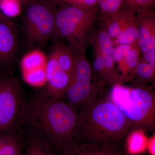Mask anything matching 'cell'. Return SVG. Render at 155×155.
<instances>
[{
    "instance_id": "cell-1",
    "label": "cell",
    "mask_w": 155,
    "mask_h": 155,
    "mask_svg": "<svg viewBox=\"0 0 155 155\" xmlns=\"http://www.w3.org/2000/svg\"><path fill=\"white\" fill-rule=\"evenodd\" d=\"M78 117L79 112L64 100L55 99L43 91L26 101L22 125L58 153L78 142Z\"/></svg>"
},
{
    "instance_id": "cell-2",
    "label": "cell",
    "mask_w": 155,
    "mask_h": 155,
    "mask_svg": "<svg viewBox=\"0 0 155 155\" xmlns=\"http://www.w3.org/2000/svg\"><path fill=\"white\" fill-rule=\"evenodd\" d=\"M131 131L128 120L108 98L98 97L79 112L78 142L119 144Z\"/></svg>"
},
{
    "instance_id": "cell-3",
    "label": "cell",
    "mask_w": 155,
    "mask_h": 155,
    "mask_svg": "<svg viewBox=\"0 0 155 155\" xmlns=\"http://www.w3.org/2000/svg\"><path fill=\"white\" fill-rule=\"evenodd\" d=\"M131 125V131L142 129L153 132L155 128V96L150 88L113 85L108 98Z\"/></svg>"
},
{
    "instance_id": "cell-4",
    "label": "cell",
    "mask_w": 155,
    "mask_h": 155,
    "mask_svg": "<svg viewBox=\"0 0 155 155\" xmlns=\"http://www.w3.org/2000/svg\"><path fill=\"white\" fill-rule=\"evenodd\" d=\"M26 102L17 78L0 71V133L15 132L23 125Z\"/></svg>"
},
{
    "instance_id": "cell-5",
    "label": "cell",
    "mask_w": 155,
    "mask_h": 155,
    "mask_svg": "<svg viewBox=\"0 0 155 155\" xmlns=\"http://www.w3.org/2000/svg\"><path fill=\"white\" fill-rule=\"evenodd\" d=\"M73 53L74 64L64 101L78 112L98 97L100 87L94 82L92 68L81 52Z\"/></svg>"
},
{
    "instance_id": "cell-6",
    "label": "cell",
    "mask_w": 155,
    "mask_h": 155,
    "mask_svg": "<svg viewBox=\"0 0 155 155\" xmlns=\"http://www.w3.org/2000/svg\"><path fill=\"white\" fill-rule=\"evenodd\" d=\"M57 11L48 1L31 2L22 18V28L31 47L46 44L53 38Z\"/></svg>"
},
{
    "instance_id": "cell-7",
    "label": "cell",
    "mask_w": 155,
    "mask_h": 155,
    "mask_svg": "<svg viewBox=\"0 0 155 155\" xmlns=\"http://www.w3.org/2000/svg\"><path fill=\"white\" fill-rule=\"evenodd\" d=\"M93 19L85 8L72 5L62 8L56 12L53 38L66 39L71 49H81Z\"/></svg>"
},
{
    "instance_id": "cell-8",
    "label": "cell",
    "mask_w": 155,
    "mask_h": 155,
    "mask_svg": "<svg viewBox=\"0 0 155 155\" xmlns=\"http://www.w3.org/2000/svg\"><path fill=\"white\" fill-rule=\"evenodd\" d=\"M48 58L41 50L35 49L26 53L20 61L22 76L26 82L40 86L46 83Z\"/></svg>"
},
{
    "instance_id": "cell-9",
    "label": "cell",
    "mask_w": 155,
    "mask_h": 155,
    "mask_svg": "<svg viewBox=\"0 0 155 155\" xmlns=\"http://www.w3.org/2000/svg\"><path fill=\"white\" fill-rule=\"evenodd\" d=\"M70 79L71 75L61 69L55 57L51 52L47 67L46 86L45 91L53 98L64 100Z\"/></svg>"
},
{
    "instance_id": "cell-10",
    "label": "cell",
    "mask_w": 155,
    "mask_h": 155,
    "mask_svg": "<svg viewBox=\"0 0 155 155\" xmlns=\"http://www.w3.org/2000/svg\"><path fill=\"white\" fill-rule=\"evenodd\" d=\"M14 25L0 13V67L13 60L17 49V38Z\"/></svg>"
},
{
    "instance_id": "cell-11",
    "label": "cell",
    "mask_w": 155,
    "mask_h": 155,
    "mask_svg": "<svg viewBox=\"0 0 155 155\" xmlns=\"http://www.w3.org/2000/svg\"><path fill=\"white\" fill-rule=\"evenodd\" d=\"M58 155H126L119 144L113 143L78 142Z\"/></svg>"
},
{
    "instance_id": "cell-12",
    "label": "cell",
    "mask_w": 155,
    "mask_h": 155,
    "mask_svg": "<svg viewBox=\"0 0 155 155\" xmlns=\"http://www.w3.org/2000/svg\"><path fill=\"white\" fill-rule=\"evenodd\" d=\"M139 49L135 45H120L114 50L113 59L118 64L119 68L123 72L121 75L122 80L128 78L127 73L130 78L133 76L136 68L139 63Z\"/></svg>"
},
{
    "instance_id": "cell-13",
    "label": "cell",
    "mask_w": 155,
    "mask_h": 155,
    "mask_svg": "<svg viewBox=\"0 0 155 155\" xmlns=\"http://www.w3.org/2000/svg\"><path fill=\"white\" fill-rule=\"evenodd\" d=\"M137 20L138 25L139 36L137 47L143 54L155 51V26L153 21Z\"/></svg>"
},
{
    "instance_id": "cell-14",
    "label": "cell",
    "mask_w": 155,
    "mask_h": 155,
    "mask_svg": "<svg viewBox=\"0 0 155 155\" xmlns=\"http://www.w3.org/2000/svg\"><path fill=\"white\" fill-rule=\"evenodd\" d=\"M25 140L15 132L0 133V155H24Z\"/></svg>"
},
{
    "instance_id": "cell-15",
    "label": "cell",
    "mask_w": 155,
    "mask_h": 155,
    "mask_svg": "<svg viewBox=\"0 0 155 155\" xmlns=\"http://www.w3.org/2000/svg\"><path fill=\"white\" fill-rule=\"evenodd\" d=\"M51 52L61 69L71 75L74 67V57L70 47L55 39Z\"/></svg>"
},
{
    "instance_id": "cell-16",
    "label": "cell",
    "mask_w": 155,
    "mask_h": 155,
    "mask_svg": "<svg viewBox=\"0 0 155 155\" xmlns=\"http://www.w3.org/2000/svg\"><path fill=\"white\" fill-rule=\"evenodd\" d=\"M149 138L144 130L137 129L132 130L125 139V154L130 155H139L147 150Z\"/></svg>"
},
{
    "instance_id": "cell-17",
    "label": "cell",
    "mask_w": 155,
    "mask_h": 155,
    "mask_svg": "<svg viewBox=\"0 0 155 155\" xmlns=\"http://www.w3.org/2000/svg\"><path fill=\"white\" fill-rule=\"evenodd\" d=\"M25 139L24 155H57L55 150L43 139L28 133Z\"/></svg>"
},
{
    "instance_id": "cell-18",
    "label": "cell",
    "mask_w": 155,
    "mask_h": 155,
    "mask_svg": "<svg viewBox=\"0 0 155 155\" xmlns=\"http://www.w3.org/2000/svg\"><path fill=\"white\" fill-rule=\"evenodd\" d=\"M139 36L137 20L122 19L121 30L116 38V44L132 45L137 42Z\"/></svg>"
},
{
    "instance_id": "cell-19",
    "label": "cell",
    "mask_w": 155,
    "mask_h": 155,
    "mask_svg": "<svg viewBox=\"0 0 155 155\" xmlns=\"http://www.w3.org/2000/svg\"><path fill=\"white\" fill-rule=\"evenodd\" d=\"M21 2L20 0H0V10L6 17H17L21 14Z\"/></svg>"
},
{
    "instance_id": "cell-20",
    "label": "cell",
    "mask_w": 155,
    "mask_h": 155,
    "mask_svg": "<svg viewBox=\"0 0 155 155\" xmlns=\"http://www.w3.org/2000/svg\"><path fill=\"white\" fill-rule=\"evenodd\" d=\"M98 53L102 55L113 54L114 45L107 30L100 31L97 38Z\"/></svg>"
},
{
    "instance_id": "cell-21",
    "label": "cell",
    "mask_w": 155,
    "mask_h": 155,
    "mask_svg": "<svg viewBox=\"0 0 155 155\" xmlns=\"http://www.w3.org/2000/svg\"><path fill=\"white\" fill-rule=\"evenodd\" d=\"M155 67L146 62L140 61L136 68L134 75H136L141 79L151 80L155 77Z\"/></svg>"
},
{
    "instance_id": "cell-22",
    "label": "cell",
    "mask_w": 155,
    "mask_h": 155,
    "mask_svg": "<svg viewBox=\"0 0 155 155\" xmlns=\"http://www.w3.org/2000/svg\"><path fill=\"white\" fill-rule=\"evenodd\" d=\"M100 8L105 14H115L122 5V0H99Z\"/></svg>"
},
{
    "instance_id": "cell-23",
    "label": "cell",
    "mask_w": 155,
    "mask_h": 155,
    "mask_svg": "<svg viewBox=\"0 0 155 155\" xmlns=\"http://www.w3.org/2000/svg\"><path fill=\"white\" fill-rule=\"evenodd\" d=\"M122 18H114L109 22L107 31L111 39H116L121 30Z\"/></svg>"
},
{
    "instance_id": "cell-24",
    "label": "cell",
    "mask_w": 155,
    "mask_h": 155,
    "mask_svg": "<svg viewBox=\"0 0 155 155\" xmlns=\"http://www.w3.org/2000/svg\"><path fill=\"white\" fill-rule=\"evenodd\" d=\"M143 58L144 62L155 67V51L144 53L143 54Z\"/></svg>"
},
{
    "instance_id": "cell-25",
    "label": "cell",
    "mask_w": 155,
    "mask_h": 155,
    "mask_svg": "<svg viewBox=\"0 0 155 155\" xmlns=\"http://www.w3.org/2000/svg\"><path fill=\"white\" fill-rule=\"evenodd\" d=\"M147 150L149 155H155V135L149 138Z\"/></svg>"
},
{
    "instance_id": "cell-26",
    "label": "cell",
    "mask_w": 155,
    "mask_h": 155,
    "mask_svg": "<svg viewBox=\"0 0 155 155\" xmlns=\"http://www.w3.org/2000/svg\"><path fill=\"white\" fill-rule=\"evenodd\" d=\"M97 0H76L72 5L82 7L83 6H92L94 5Z\"/></svg>"
},
{
    "instance_id": "cell-27",
    "label": "cell",
    "mask_w": 155,
    "mask_h": 155,
    "mask_svg": "<svg viewBox=\"0 0 155 155\" xmlns=\"http://www.w3.org/2000/svg\"><path fill=\"white\" fill-rule=\"evenodd\" d=\"M153 0H134V2L138 6H147L150 5Z\"/></svg>"
},
{
    "instance_id": "cell-28",
    "label": "cell",
    "mask_w": 155,
    "mask_h": 155,
    "mask_svg": "<svg viewBox=\"0 0 155 155\" xmlns=\"http://www.w3.org/2000/svg\"><path fill=\"white\" fill-rule=\"evenodd\" d=\"M63 1H64V0H51V2L54 3H55V4L61 2Z\"/></svg>"
},
{
    "instance_id": "cell-29",
    "label": "cell",
    "mask_w": 155,
    "mask_h": 155,
    "mask_svg": "<svg viewBox=\"0 0 155 155\" xmlns=\"http://www.w3.org/2000/svg\"><path fill=\"white\" fill-rule=\"evenodd\" d=\"M21 1V2H23V3H28V2L30 1V0H20Z\"/></svg>"
}]
</instances>
